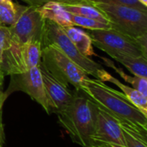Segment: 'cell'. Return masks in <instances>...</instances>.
Returning a JSON list of instances; mask_svg holds the SVG:
<instances>
[{"label":"cell","instance_id":"d4e9b609","mask_svg":"<svg viewBox=\"0 0 147 147\" xmlns=\"http://www.w3.org/2000/svg\"><path fill=\"white\" fill-rule=\"evenodd\" d=\"M3 78H4V74L0 71V83H3Z\"/></svg>","mask_w":147,"mask_h":147},{"label":"cell","instance_id":"4fadbf2b","mask_svg":"<svg viewBox=\"0 0 147 147\" xmlns=\"http://www.w3.org/2000/svg\"><path fill=\"white\" fill-rule=\"evenodd\" d=\"M41 51L42 44L38 40H30L22 46L21 59L24 71L40 66L41 62Z\"/></svg>","mask_w":147,"mask_h":147},{"label":"cell","instance_id":"9c48e42d","mask_svg":"<svg viewBox=\"0 0 147 147\" xmlns=\"http://www.w3.org/2000/svg\"><path fill=\"white\" fill-rule=\"evenodd\" d=\"M92 147H127L120 124L112 116L98 109L91 135Z\"/></svg>","mask_w":147,"mask_h":147},{"label":"cell","instance_id":"e0dca14e","mask_svg":"<svg viewBox=\"0 0 147 147\" xmlns=\"http://www.w3.org/2000/svg\"><path fill=\"white\" fill-rule=\"evenodd\" d=\"M102 59V61L104 62V64L106 65H108L109 67L114 69L115 71V72H117L127 83L130 84L133 88H134L135 90H137L138 91H140L141 94H143L145 96L147 97V78H141V77H137V76H129L127 75L122 69L117 67L112 60L104 58V57H100Z\"/></svg>","mask_w":147,"mask_h":147},{"label":"cell","instance_id":"7c38bea8","mask_svg":"<svg viewBox=\"0 0 147 147\" xmlns=\"http://www.w3.org/2000/svg\"><path fill=\"white\" fill-rule=\"evenodd\" d=\"M101 81L102 82H110L114 84H115L117 87L121 90L122 93L126 96V97L128 99V101L133 103L137 109H139L145 115L147 116V97L145 96L143 94H141L140 91L135 90L133 87H130L123 83H121L120 80L113 77L111 74H109L107 71L103 73Z\"/></svg>","mask_w":147,"mask_h":147},{"label":"cell","instance_id":"7a4b0ae2","mask_svg":"<svg viewBox=\"0 0 147 147\" xmlns=\"http://www.w3.org/2000/svg\"><path fill=\"white\" fill-rule=\"evenodd\" d=\"M98 108L82 90H74L70 104L57 114L59 123L76 144L92 147L91 135L94 132Z\"/></svg>","mask_w":147,"mask_h":147},{"label":"cell","instance_id":"44dd1931","mask_svg":"<svg viewBox=\"0 0 147 147\" xmlns=\"http://www.w3.org/2000/svg\"><path fill=\"white\" fill-rule=\"evenodd\" d=\"M11 44L12 38L9 27L0 24V66L3 60V53L11 47Z\"/></svg>","mask_w":147,"mask_h":147},{"label":"cell","instance_id":"ba28073f","mask_svg":"<svg viewBox=\"0 0 147 147\" xmlns=\"http://www.w3.org/2000/svg\"><path fill=\"white\" fill-rule=\"evenodd\" d=\"M16 90L22 91L28 95L34 102L39 103L48 115L51 114L40 67H34L22 73L10 75V83L5 92L9 96Z\"/></svg>","mask_w":147,"mask_h":147},{"label":"cell","instance_id":"8992f818","mask_svg":"<svg viewBox=\"0 0 147 147\" xmlns=\"http://www.w3.org/2000/svg\"><path fill=\"white\" fill-rule=\"evenodd\" d=\"M87 33L91 38L92 44L110 57L121 53L146 59L135 39L112 28L109 29L89 30Z\"/></svg>","mask_w":147,"mask_h":147},{"label":"cell","instance_id":"8fae6325","mask_svg":"<svg viewBox=\"0 0 147 147\" xmlns=\"http://www.w3.org/2000/svg\"><path fill=\"white\" fill-rule=\"evenodd\" d=\"M40 15L44 20L53 22L61 28L73 26L69 12H67L62 3L57 2H49L39 8H37Z\"/></svg>","mask_w":147,"mask_h":147},{"label":"cell","instance_id":"52a82bcc","mask_svg":"<svg viewBox=\"0 0 147 147\" xmlns=\"http://www.w3.org/2000/svg\"><path fill=\"white\" fill-rule=\"evenodd\" d=\"M16 20L9 27L12 41L21 47L30 40H38L42 43L45 20L37 8L30 5L22 6L19 3H16Z\"/></svg>","mask_w":147,"mask_h":147},{"label":"cell","instance_id":"ac0fdd59","mask_svg":"<svg viewBox=\"0 0 147 147\" xmlns=\"http://www.w3.org/2000/svg\"><path fill=\"white\" fill-rule=\"evenodd\" d=\"M70 19L73 26H78L88 30H97V29H109L111 28V24L109 22H102L95 19L84 17L75 14L69 13Z\"/></svg>","mask_w":147,"mask_h":147},{"label":"cell","instance_id":"d6986e66","mask_svg":"<svg viewBox=\"0 0 147 147\" xmlns=\"http://www.w3.org/2000/svg\"><path fill=\"white\" fill-rule=\"evenodd\" d=\"M17 17L16 3L12 0H0V24L11 26Z\"/></svg>","mask_w":147,"mask_h":147},{"label":"cell","instance_id":"3957f363","mask_svg":"<svg viewBox=\"0 0 147 147\" xmlns=\"http://www.w3.org/2000/svg\"><path fill=\"white\" fill-rule=\"evenodd\" d=\"M41 44L42 47L50 44L56 46L88 75L95 77L96 79L101 80L102 74L106 71L100 64L95 62L90 58L83 55L66 35L63 28L53 22L45 20Z\"/></svg>","mask_w":147,"mask_h":147},{"label":"cell","instance_id":"4316f807","mask_svg":"<svg viewBox=\"0 0 147 147\" xmlns=\"http://www.w3.org/2000/svg\"><path fill=\"white\" fill-rule=\"evenodd\" d=\"M1 146H1V144H0V147H1Z\"/></svg>","mask_w":147,"mask_h":147},{"label":"cell","instance_id":"603a6c76","mask_svg":"<svg viewBox=\"0 0 147 147\" xmlns=\"http://www.w3.org/2000/svg\"><path fill=\"white\" fill-rule=\"evenodd\" d=\"M127 147H147V142L132 134L128 131L122 129Z\"/></svg>","mask_w":147,"mask_h":147},{"label":"cell","instance_id":"6da1fadb","mask_svg":"<svg viewBox=\"0 0 147 147\" xmlns=\"http://www.w3.org/2000/svg\"><path fill=\"white\" fill-rule=\"evenodd\" d=\"M97 108L110 116L125 129L147 142V116L131 103L126 96L98 79L88 78L81 90Z\"/></svg>","mask_w":147,"mask_h":147},{"label":"cell","instance_id":"9a60e30c","mask_svg":"<svg viewBox=\"0 0 147 147\" xmlns=\"http://www.w3.org/2000/svg\"><path fill=\"white\" fill-rule=\"evenodd\" d=\"M111 58L123 65L134 76L147 78V59L146 58L121 53L112 55Z\"/></svg>","mask_w":147,"mask_h":147},{"label":"cell","instance_id":"5b68a950","mask_svg":"<svg viewBox=\"0 0 147 147\" xmlns=\"http://www.w3.org/2000/svg\"><path fill=\"white\" fill-rule=\"evenodd\" d=\"M108 19L112 28L134 39L147 34V12L126 5L92 3Z\"/></svg>","mask_w":147,"mask_h":147},{"label":"cell","instance_id":"5bb4252c","mask_svg":"<svg viewBox=\"0 0 147 147\" xmlns=\"http://www.w3.org/2000/svg\"><path fill=\"white\" fill-rule=\"evenodd\" d=\"M63 30L83 55L89 58L92 55L97 56L94 52L91 38L87 32H84L80 28H75L74 26L65 27L63 28Z\"/></svg>","mask_w":147,"mask_h":147},{"label":"cell","instance_id":"484cf974","mask_svg":"<svg viewBox=\"0 0 147 147\" xmlns=\"http://www.w3.org/2000/svg\"><path fill=\"white\" fill-rule=\"evenodd\" d=\"M141 4H143L144 6L147 7V0H138Z\"/></svg>","mask_w":147,"mask_h":147},{"label":"cell","instance_id":"ffe728a7","mask_svg":"<svg viewBox=\"0 0 147 147\" xmlns=\"http://www.w3.org/2000/svg\"><path fill=\"white\" fill-rule=\"evenodd\" d=\"M88 3H105V4H116V5H126L138 9L146 11L147 7L141 4L138 0H86Z\"/></svg>","mask_w":147,"mask_h":147},{"label":"cell","instance_id":"2e32d148","mask_svg":"<svg viewBox=\"0 0 147 147\" xmlns=\"http://www.w3.org/2000/svg\"><path fill=\"white\" fill-rule=\"evenodd\" d=\"M63 7L69 13L95 19L102 22H109L108 19L104 16V15L92 3L63 4Z\"/></svg>","mask_w":147,"mask_h":147},{"label":"cell","instance_id":"cb8c5ba5","mask_svg":"<svg viewBox=\"0 0 147 147\" xmlns=\"http://www.w3.org/2000/svg\"><path fill=\"white\" fill-rule=\"evenodd\" d=\"M8 96H9L3 90V83H0V144L1 146L3 145L4 140H5L3 124V107Z\"/></svg>","mask_w":147,"mask_h":147},{"label":"cell","instance_id":"7402d4cb","mask_svg":"<svg viewBox=\"0 0 147 147\" xmlns=\"http://www.w3.org/2000/svg\"><path fill=\"white\" fill-rule=\"evenodd\" d=\"M30 6L39 8L49 2H57L62 4H78V3H88L86 0H23Z\"/></svg>","mask_w":147,"mask_h":147},{"label":"cell","instance_id":"30bf717a","mask_svg":"<svg viewBox=\"0 0 147 147\" xmlns=\"http://www.w3.org/2000/svg\"><path fill=\"white\" fill-rule=\"evenodd\" d=\"M40 70L44 84V89L47 99L50 112L58 114L65 109L73 98V91L56 79L41 64Z\"/></svg>","mask_w":147,"mask_h":147},{"label":"cell","instance_id":"277c9868","mask_svg":"<svg viewBox=\"0 0 147 147\" xmlns=\"http://www.w3.org/2000/svg\"><path fill=\"white\" fill-rule=\"evenodd\" d=\"M41 64L60 83L65 86L71 84L76 90H80L82 84L89 78L81 67L52 44L42 47Z\"/></svg>","mask_w":147,"mask_h":147}]
</instances>
